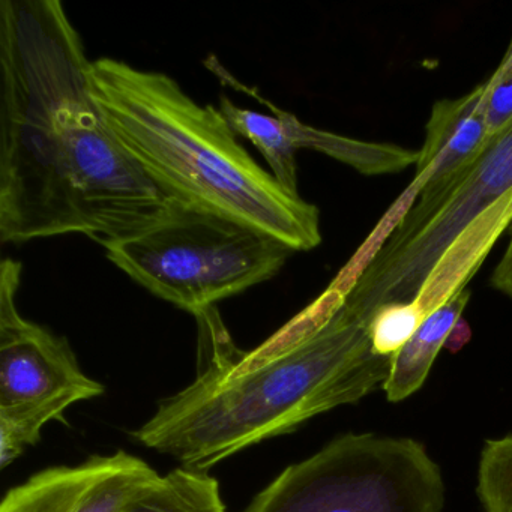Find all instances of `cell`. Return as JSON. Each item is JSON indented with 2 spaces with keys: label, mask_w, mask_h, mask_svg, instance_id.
Segmentation results:
<instances>
[{
  "label": "cell",
  "mask_w": 512,
  "mask_h": 512,
  "mask_svg": "<svg viewBox=\"0 0 512 512\" xmlns=\"http://www.w3.org/2000/svg\"><path fill=\"white\" fill-rule=\"evenodd\" d=\"M484 109V86L458 98L437 101L425 127L415 178L398 203L403 215L418 217L433 208L478 160L491 140Z\"/></svg>",
  "instance_id": "obj_9"
},
{
  "label": "cell",
  "mask_w": 512,
  "mask_h": 512,
  "mask_svg": "<svg viewBox=\"0 0 512 512\" xmlns=\"http://www.w3.org/2000/svg\"><path fill=\"white\" fill-rule=\"evenodd\" d=\"M469 299L470 293L463 290L428 314L415 335L391 356V370L382 386L391 403L406 400L421 389L437 355L445 349L452 329L460 322Z\"/></svg>",
  "instance_id": "obj_11"
},
{
  "label": "cell",
  "mask_w": 512,
  "mask_h": 512,
  "mask_svg": "<svg viewBox=\"0 0 512 512\" xmlns=\"http://www.w3.org/2000/svg\"><path fill=\"white\" fill-rule=\"evenodd\" d=\"M104 250L152 295L193 316L271 280L295 253L266 233L176 199L154 226Z\"/></svg>",
  "instance_id": "obj_4"
},
{
  "label": "cell",
  "mask_w": 512,
  "mask_h": 512,
  "mask_svg": "<svg viewBox=\"0 0 512 512\" xmlns=\"http://www.w3.org/2000/svg\"><path fill=\"white\" fill-rule=\"evenodd\" d=\"M218 109L236 136L250 140L265 157L271 175L277 179L278 184L289 193L299 196L296 149L280 121L274 115L266 116L254 110L241 109L227 97L220 98Z\"/></svg>",
  "instance_id": "obj_13"
},
{
  "label": "cell",
  "mask_w": 512,
  "mask_h": 512,
  "mask_svg": "<svg viewBox=\"0 0 512 512\" xmlns=\"http://www.w3.org/2000/svg\"><path fill=\"white\" fill-rule=\"evenodd\" d=\"M76 403V398L64 397L0 407V467L13 464L40 440L44 425L61 419L65 410Z\"/></svg>",
  "instance_id": "obj_14"
},
{
  "label": "cell",
  "mask_w": 512,
  "mask_h": 512,
  "mask_svg": "<svg viewBox=\"0 0 512 512\" xmlns=\"http://www.w3.org/2000/svg\"><path fill=\"white\" fill-rule=\"evenodd\" d=\"M484 86V109L488 131L496 136L512 124V73L491 74Z\"/></svg>",
  "instance_id": "obj_17"
},
{
  "label": "cell",
  "mask_w": 512,
  "mask_h": 512,
  "mask_svg": "<svg viewBox=\"0 0 512 512\" xmlns=\"http://www.w3.org/2000/svg\"><path fill=\"white\" fill-rule=\"evenodd\" d=\"M59 0L0 2V239L88 236L106 248L161 220L167 197L95 98Z\"/></svg>",
  "instance_id": "obj_1"
},
{
  "label": "cell",
  "mask_w": 512,
  "mask_h": 512,
  "mask_svg": "<svg viewBox=\"0 0 512 512\" xmlns=\"http://www.w3.org/2000/svg\"><path fill=\"white\" fill-rule=\"evenodd\" d=\"M512 223V124L491 137L454 187L418 217L401 215L347 286L346 304L370 323L377 308L410 302L469 227L500 238Z\"/></svg>",
  "instance_id": "obj_6"
},
{
  "label": "cell",
  "mask_w": 512,
  "mask_h": 512,
  "mask_svg": "<svg viewBox=\"0 0 512 512\" xmlns=\"http://www.w3.org/2000/svg\"><path fill=\"white\" fill-rule=\"evenodd\" d=\"M445 484L422 443L344 434L286 467L242 512H442Z\"/></svg>",
  "instance_id": "obj_5"
},
{
  "label": "cell",
  "mask_w": 512,
  "mask_h": 512,
  "mask_svg": "<svg viewBox=\"0 0 512 512\" xmlns=\"http://www.w3.org/2000/svg\"><path fill=\"white\" fill-rule=\"evenodd\" d=\"M470 340V328L463 319L455 325L452 329L451 335L446 340L445 349L451 350L452 353H457L458 350L466 346L467 341Z\"/></svg>",
  "instance_id": "obj_19"
},
{
  "label": "cell",
  "mask_w": 512,
  "mask_h": 512,
  "mask_svg": "<svg viewBox=\"0 0 512 512\" xmlns=\"http://www.w3.org/2000/svg\"><path fill=\"white\" fill-rule=\"evenodd\" d=\"M160 476L125 451L94 455L77 466L35 473L5 494L0 512H122Z\"/></svg>",
  "instance_id": "obj_8"
},
{
  "label": "cell",
  "mask_w": 512,
  "mask_h": 512,
  "mask_svg": "<svg viewBox=\"0 0 512 512\" xmlns=\"http://www.w3.org/2000/svg\"><path fill=\"white\" fill-rule=\"evenodd\" d=\"M22 272L14 259L0 266V407L100 397L104 386L85 374L68 341L20 314Z\"/></svg>",
  "instance_id": "obj_7"
},
{
  "label": "cell",
  "mask_w": 512,
  "mask_h": 512,
  "mask_svg": "<svg viewBox=\"0 0 512 512\" xmlns=\"http://www.w3.org/2000/svg\"><path fill=\"white\" fill-rule=\"evenodd\" d=\"M122 512H226V508L217 479L181 466L161 475Z\"/></svg>",
  "instance_id": "obj_12"
},
{
  "label": "cell",
  "mask_w": 512,
  "mask_h": 512,
  "mask_svg": "<svg viewBox=\"0 0 512 512\" xmlns=\"http://www.w3.org/2000/svg\"><path fill=\"white\" fill-rule=\"evenodd\" d=\"M424 319L415 299L382 305L368 323L371 349L376 355L394 356L415 335Z\"/></svg>",
  "instance_id": "obj_16"
},
{
  "label": "cell",
  "mask_w": 512,
  "mask_h": 512,
  "mask_svg": "<svg viewBox=\"0 0 512 512\" xmlns=\"http://www.w3.org/2000/svg\"><path fill=\"white\" fill-rule=\"evenodd\" d=\"M512 73V40L509 44L508 50H506L505 56H503L502 62H500L497 70L493 74L497 76H503V74Z\"/></svg>",
  "instance_id": "obj_20"
},
{
  "label": "cell",
  "mask_w": 512,
  "mask_h": 512,
  "mask_svg": "<svg viewBox=\"0 0 512 512\" xmlns=\"http://www.w3.org/2000/svg\"><path fill=\"white\" fill-rule=\"evenodd\" d=\"M199 368L133 431L140 445L206 472L248 446L292 433L308 419L383 386L391 356L371 349L368 322L332 283L251 352L230 337L217 307L196 314Z\"/></svg>",
  "instance_id": "obj_2"
},
{
  "label": "cell",
  "mask_w": 512,
  "mask_h": 512,
  "mask_svg": "<svg viewBox=\"0 0 512 512\" xmlns=\"http://www.w3.org/2000/svg\"><path fill=\"white\" fill-rule=\"evenodd\" d=\"M476 493L484 512H512V434L485 442Z\"/></svg>",
  "instance_id": "obj_15"
},
{
  "label": "cell",
  "mask_w": 512,
  "mask_h": 512,
  "mask_svg": "<svg viewBox=\"0 0 512 512\" xmlns=\"http://www.w3.org/2000/svg\"><path fill=\"white\" fill-rule=\"evenodd\" d=\"M490 284L494 290L512 299V235L499 265L491 274Z\"/></svg>",
  "instance_id": "obj_18"
},
{
  "label": "cell",
  "mask_w": 512,
  "mask_h": 512,
  "mask_svg": "<svg viewBox=\"0 0 512 512\" xmlns=\"http://www.w3.org/2000/svg\"><path fill=\"white\" fill-rule=\"evenodd\" d=\"M205 65L224 85L230 86L235 91L244 92L259 101L262 106L268 107L272 115L280 121L281 127L286 131L287 137L296 151L311 149V151L320 152V154L328 155V157L358 170L362 175L368 176L401 172V170H406L413 164L416 166L418 163L419 151H412L403 146L389 145V143L362 142V140L338 136V134L328 133V131L304 124L293 113L280 109L268 98L260 95L256 88H248L247 85L239 82L214 56L206 59Z\"/></svg>",
  "instance_id": "obj_10"
},
{
  "label": "cell",
  "mask_w": 512,
  "mask_h": 512,
  "mask_svg": "<svg viewBox=\"0 0 512 512\" xmlns=\"http://www.w3.org/2000/svg\"><path fill=\"white\" fill-rule=\"evenodd\" d=\"M95 98L122 146L170 199L266 233L295 253L322 242L320 212L284 190L239 143L220 109L172 77L127 62H92Z\"/></svg>",
  "instance_id": "obj_3"
}]
</instances>
